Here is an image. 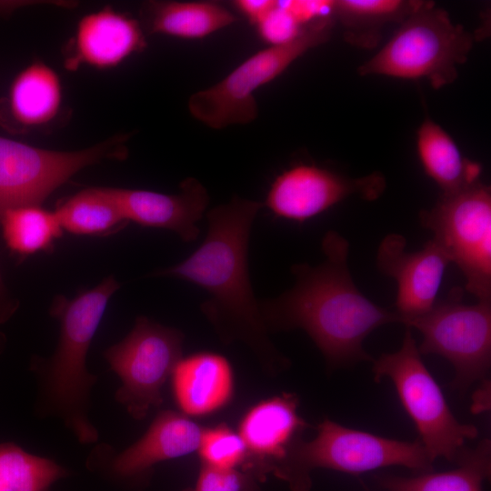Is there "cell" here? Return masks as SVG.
Wrapping results in <instances>:
<instances>
[{
  "label": "cell",
  "mask_w": 491,
  "mask_h": 491,
  "mask_svg": "<svg viewBox=\"0 0 491 491\" xmlns=\"http://www.w3.org/2000/svg\"><path fill=\"white\" fill-rule=\"evenodd\" d=\"M321 248L325 255L321 263L292 266L294 286L259 302L265 325L267 330L303 329L330 368L372 362L364 340L379 326L402 324L403 317L376 305L357 288L348 267L349 243L344 236L327 231Z\"/></svg>",
  "instance_id": "1"
},
{
  "label": "cell",
  "mask_w": 491,
  "mask_h": 491,
  "mask_svg": "<svg viewBox=\"0 0 491 491\" xmlns=\"http://www.w3.org/2000/svg\"><path fill=\"white\" fill-rule=\"evenodd\" d=\"M262 207L263 203L234 195L212 208L203 243L179 264L152 276L179 278L205 290L210 297L201 311L221 340L243 341L269 369L277 370L288 360L268 338L248 272L251 228Z\"/></svg>",
  "instance_id": "2"
},
{
  "label": "cell",
  "mask_w": 491,
  "mask_h": 491,
  "mask_svg": "<svg viewBox=\"0 0 491 491\" xmlns=\"http://www.w3.org/2000/svg\"><path fill=\"white\" fill-rule=\"evenodd\" d=\"M119 287L109 276L70 300L58 297L52 307L60 322L55 353L31 365L38 380L41 410L59 417L82 444L98 439L89 418L90 394L97 376L87 371L86 356L107 303Z\"/></svg>",
  "instance_id": "3"
},
{
  "label": "cell",
  "mask_w": 491,
  "mask_h": 491,
  "mask_svg": "<svg viewBox=\"0 0 491 491\" xmlns=\"http://www.w3.org/2000/svg\"><path fill=\"white\" fill-rule=\"evenodd\" d=\"M434 460L419 439L402 441L345 426L326 418L311 441L298 439L271 468L292 491H309L310 473L328 468L358 475L387 466L430 472Z\"/></svg>",
  "instance_id": "4"
},
{
  "label": "cell",
  "mask_w": 491,
  "mask_h": 491,
  "mask_svg": "<svg viewBox=\"0 0 491 491\" xmlns=\"http://www.w3.org/2000/svg\"><path fill=\"white\" fill-rule=\"evenodd\" d=\"M474 35L429 1L412 12L357 72L362 76L426 79L435 89L452 84L473 48Z\"/></svg>",
  "instance_id": "5"
},
{
  "label": "cell",
  "mask_w": 491,
  "mask_h": 491,
  "mask_svg": "<svg viewBox=\"0 0 491 491\" xmlns=\"http://www.w3.org/2000/svg\"><path fill=\"white\" fill-rule=\"evenodd\" d=\"M376 383L389 378L413 421L419 440L433 460L456 462L465 443L478 435L477 427L459 422L434 376L424 364L412 328L406 326L401 347L372 361Z\"/></svg>",
  "instance_id": "6"
},
{
  "label": "cell",
  "mask_w": 491,
  "mask_h": 491,
  "mask_svg": "<svg viewBox=\"0 0 491 491\" xmlns=\"http://www.w3.org/2000/svg\"><path fill=\"white\" fill-rule=\"evenodd\" d=\"M334 22L332 15L321 17L291 42L255 53L218 83L193 94L188 100L190 114L214 129L254 121L258 113L254 93L307 51L326 42Z\"/></svg>",
  "instance_id": "7"
},
{
  "label": "cell",
  "mask_w": 491,
  "mask_h": 491,
  "mask_svg": "<svg viewBox=\"0 0 491 491\" xmlns=\"http://www.w3.org/2000/svg\"><path fill=\"white\" fill-rule=\"evenodd\" d=\"M421 225L466 278V289L477 301L491 302V188L478 181L443 195L420 213Z\"/></svg>",
  "instance_id": "8"
},
{
  "label": "cell",
  "mask_w": 491,
  "mask_h": 491,
  "mask_svg": "<svg viewBox=\"0 0 491 491\" xmlns=\"http://www.w3.org/2000/svg\"><path fill=\"white\" fill-rule=\"evenodd\" d=\"M462 295L460 288H454L428 312L403 318L402 323L421 334V355L449 361L455 369L451 386L459 392L486 379L491 366V302L467 305Z\"/></svg>",
  "instance_id": "9"
},
{
  "label": "cell",
  "mask_w": 491,
  "mask_h": 491,
  "mask_svg": "<svg viewBox=\"0 0 491 491\" xmlns=\"http://www.w3.org/2000/svg\"><path fill=\"white\" fill-rule=\"evenodd\" d=\"M126 138L117 135L85 149L57 151L0 136V219L8 209L40 205L83 168L125 158Z\"/></svg>",
  "instance_id": "10"
},
{
  "label": "cell",
  "mask_w": 491,
  "mask_h": 491,
  "mask_svg": "<svg viewBox=\"0 0 491 491\" xmlns=\"http://www.w3.org/2000/svg\"><path fill=\"white\" fill-rule=\"evenodd\" d=\"M184 335L146 316H138L130 333L104 354L121 386L116 400L135 419L162 403V387L182 357Z\"/></svg>",
  "instance_id": "11"
},
{
  "label": "cell",
  "mask_w": 491,
  "mask_h": 491,
  "mask_svg": "<svg viewBox=\"0 0 491 491\" xmlns=\"http://www.w3.org/2000/svg\"><path fill=\"white\" fill-rule=\"evenodd\" d=\"M386 185L379 172L350 177L314 164L298 163L274 179L263 206L276 217L303 223L351 196L376 200Z\"/></svg>",
  "instance_id": "12"
},
{
  "label": "cell",
  "mask_w": 491,
  "mask_h": 491,
  "mask_svg": "<svg viewBox=\"0 0 491 491\" xmlns=\"http://www.w3.org/2000/svg\"><path fill=\"white\" fill-rule=\"evenodd\" d=\"M406 247L405 236L392 233L381 240L376 252L377 269L396 281V311L403 318L423 315L433 307L451 263L433 238L418 251L409 252Z\"/></svg>",
  "instance_id": "13"
},
{
  "label": "cell",
  "mask_w": 491,
  "mask_h": 491,
  "mask_svg": "<svg viewBox=\"0 0 491 491\" xmlns=\"http://www.w3.org/2000/svg\"><path fill=\"white\" fill-rule=\"evenodd\" d=\"M110 191L128 222L173 231L184 242L197 238V223L209 203L205 187L194 177L182 181L176 194L116 187Z\"/></svg>",
  "instance_id": "14"
},
{
  "label": "cell",
  "mask_w": 491,
  "mask_h": 491,
  "mask_svg": "<svg viewBox=\"0 0 491 491\" xmlns=\"http://www.w3.org/2000/svg\"><path fill=\"white\" fill-rule=\"evenodd\" d=\"M145 45L143 29L135 18L105 6L80 19L66 48L65 64L68 70L81 65L112 68Z\"/></svg>",
  "instance_id": "15"
},
{
  "label": "cell",
  "mask_w": 491,
  "mask_h": 491,
  "mask_svg": "<svg viewBox=\"0 0 491 491\" xmlns=\"http://www.w3.org/2000/svg\"><path fill=\"white\" fill-rule=\"evenodd\" d=\"M202 432L185 415L162 411L139 440L113 457L110 469L121 478L140 476L158 462L197 450Z\"/></svg>",
  "instance_id": "16"
},
{
  "label": "cell",
  "mask_w": 491,
  "mask_h": 491,
  "mask_svg": "<svg viewBox=\"0 0 491 491\" xmlns=\"http://www.w3.org/2000/svg\"><path fill=\"white\" fill-rule=\"evenodd\" d=\"M297 408V396L283 394L256 405L241 420L238 434L247 454L269 459V471L285 458L306 427Z\"/></svg>",
  "instance_id": "17"
},
{
  "label": "cell",
  "mask_w": 491,
  "mask_h": 491,
  "mask_svg": "<svg viewBox=\"0 0 491 491\" xmlns=\"http://www.w3.org/2000/svg\"><path fill=\"white\" fill-rule=\"evenodd\" d=\"M175 400L186 416H205L223 407L233 393V371L220 354L200 352L180 358L172 372Z\"/></svg>",
  "instance_id": "18"
},
{
  "label": "cell",
  "mask_w": 491,
  "mask_h": 491,
  "mask_svg": "<svg viewBox=\"0 0 491 491\" xmlns=\"http://www.w3.org/2000/svg\"><path fill=\"white\" fill-rule=\"evenodd\" d=\"M62 98L57 73L44 62H32L13 79L0 105V119L21 131L45 125L58 114Z\"/></svg>",
  "instance_id": "19"
},
{
  "label": "cell",
  "mask_w": 491,
  "mask_h": 491,
  "mask_svg": "<svg viewBox=\"0 0 491 491\" xmlns=\"http://www.w3.org/2000/svg\"><path fill=\"white\" fill-rule=\"evenodd\" d=\"M416 153L426 175L448 195L480 181L481 165L465 157L452 136L430 117L416 131Z\"/></svg>",
  "instance_id": "20"
},
{
  "label": "cell",
  "mask_w": 491,
  "mask_h": 491,
  "mask_svg": "<svg viewBox=\"0 0 491 491\" xmlns=\"http://www.w3.org/2000/svg\"><path fill=\"white\" fill-rule=\"evenodd\" d=\"M145 28L150 34L201 39L236 21L223 5L207 1H156L146 5Z\"/></svg>",
  "instance_id": "21"
},
{
  "label": "cell",
  "mask_w": 491,
  "mask_h": 491,
  "mask_svg": "<svg viewBox=\"0 0 491 491\" xmlns=\"http://www.w3.org/2000/svg\"><path fill=\"white\" fill-rule=\"evenodd\" d=\"M455 469L416 476L377 475L378 484L387 491H483L491 473V441L482 439L475 447H466Z\"/></svg>",
  "instance_id": "22"
},
{
  "label": "cell",
  "mask_w": 491,
  "mask_h": 491,
  "mask_svg": "<svg viewBox=\"0 0 491 491\" xmlns=\"http://www.w3.org/2000/svg\"><path fill=\"white\" fill-rule=\"evenodd\" d=\"M423 1L410 0H336L332 16L343 25L345 39L351 45L372 48L381 37L382 28L402 23Z\"/></svg>",
  "instance_id": "23"
},
{
  "label": "cell",
  "mask_w": 491,
  "mask_h": 491,
  "mask_svg": "<svg viewBox=\"0 0 491 491\" xmlns=\"http://www.w3.org/2000/svg\"><path fill=\"white\" fill-rule=\"evenodd\" d=\"M63 230L76 235H107L129 222L110 187H89L68 197L55 211Z\"/></svg>",
  "instance_id": "24"
},
{
  "label": "cell",
  "mask_w": 491,
  "mask_h": 491,
  "mask_svg": "<svg viewBox=\"0 0 491 491\" xmlns=\"http://www.w3.org/2000/svg\"><path fill=\"white\" fill-rule=\"evenodd\" d=\"M0 225L7 247L22 256L49 251L63 234L55 213L40 205L8 209L3 214Z\"/></svg>",
  "instance_id": "25"
},
{
  "label": "cell",
  "mask_w": 491,
  "mask_h": 491,
  "mask_svg": "<svg viewBox=\"0 0 491 491\" xmlns=\"http://www.w3.org/2000/svg\"><path fill=\"white\" fill-rule=\"evenodd\" d=\"M67 471L55 461L19 446L0 443V491H48Z\"/></svg>",
  "instance_id": "26"
},
{
  "label": "cell",
  "mask_w": 491,
  "mask_h": 491,
  "mask_svg": "<svg viewBox=\"0 0 491 491\" xmlns=\"http://www.w3.org/2000/svg\"><path fill=\"white\" fill-rule=\"evenodd\" d=\"M197 450L202 465L221 469L235 468L247 456L239 434L225 426L203 429Z\"/></svg>",
  "instance_id": "27"
},
{
  "label": "cell",
  "mask_w": 491,
  "mask_h": 491,
  "mask_svg": "<svg viewBox=\"0 0 491 491\" xmlns=\"http://www.w3.org/2000/svg\"><path fill=\"white\" fill-rule=\"evenodd\" d=\"M306 25H303L286 5H276L256 25L260 37L270 45H280L296 38Z\"/></svg>",
  "instance_id": "28"
},
{
  "label": "cell",
  "mask_w": 491,
  "mask_h": 491,
  "mask_svg": "<svg viewBox=\"0 0 491 491\" xmlns=\"http://www.w3.org/2000/svg\"><path fill=\"white\" fill-rule=\"evenodd\" d=\"M187 491H258L250 474L235 468L221 469L202 465L194 488Z\"/></svg>",
  "instance_id": "29"
},
{
  "label": "cell",
  "mask_w": 491,
  "mask_h": 491,
  "mask_svg": "<svg viewBox=\"0 0 491 491\" xmlns=\"http://www.w3.org/2000/svg\"><path fill=\"white\" fill-rule=\"evenodd\" d=\"M276 3L277 1L274 0H236L233 5L250 23L256 25Z\"/></svg>",
  "instance_id": "30"
},
{
  "label": "cell",
  "mask_w": 491,
  "mask_h": 491,
  "mask_svg": "<svg viewBox=\"0 0 491 491\" xmlns=\"http://www.w3.org/2000/svg\"><path fill=\"white\" fill-rule=\"evenodd\" d=\"M4 296L5 289L0 275V323L5 321L14 311L12 305L8 302H5V297H3Z\"/></svg>",
  "instance_id": "31"
},
{
  "label": "cell",
  "mask_w": 491,
  "mask_h": 491,
  "mask_svg": "<svg viewBox=\"0 0 491 491\" xmlns=\"http://www.w3.org/2000/svg\"><path fill=\"white\" fill-rule=\"evenodd\" d=\"M483 382H484L483 386L480 388L479 391H477L476 393L477 397L476 399H475L474 406H472L474 411L476 409L477 410H481L482 408L486 409L487 392H489L490 385L486 379L483 380Z\"/></svg>",
  "instance_id": "32"
}]
</instances>
